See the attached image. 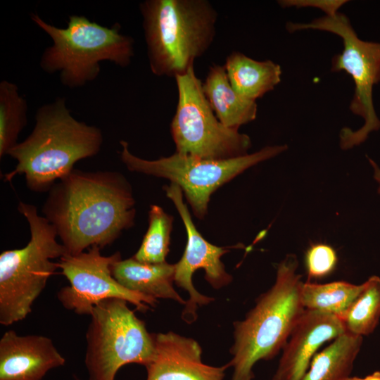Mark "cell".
<instances>
[{"mask_svg":"<svg viewBox=\"0 0 380 380\" xmlns=\"http://www.w3.org/2000/svg\"><path fill=\"white\" fill-rule=\"evenodd\" d=\"M103 139L99 127L76 120L66 99L57 98L37 110L31 134L7 153L18 163L4 180L11 182L16 175H24L30 190L49 191L74 170L77 162L96 156Z\"/></svg>","mask_w":380,"mask_h":380,"instance_id":"obj_2","label":"cell"},{"mask_svg":"<svg viewBox=\"0 0 380 380\" xmlns=\"http://www.w3.org/2000/svg\"><path fill=\"white\" fill-rule=\"evenodd\" d=\"M27 103L11 82H0V158L17 144L27 123Z\"/></svg>","mask_w":380,"mask_h":380,"instance_id":"obj_21","label":"cell"},{"mask_svg":"<svg viewBox=\"0 0 380 380\" xmlns=\"http://www.w3.org/2000/svg\"><path fill=\"white\" fill-rule=\"evenodd\" d=\"M178 100L170 124L176 152L203 159L226 160L248 154L250 137L217 118L194 67L175 77Z\"/></svg>","mask_w":380,"mask_h":380,"instance_id":"obj_10","label":"cell"},{"mask_svg":"<svg viewBox=\"0 0 380 380\" xmlns=\"http://www.w3.org/2000/svg\"><path fill=\"white\" fill-rule=\"evenodd\" d=\"M204 94L219 121L232 129L256 118L258 105L238 94L232 87L224 65L210 66L203 83Z\"/></svg>","mask_w":380,"mask_h":380,"instance_id":"obj_17","label":"cell"},{"mask_svg":"<svg viewBox=\"0 0 380 380\" xmlns=\"http://www.w3.org/2000/svg\"><path fill=\"white\" fill-rule=\"evenodd\" d=\"M362 336L347 332L316 353L302 380H344L350 376Z\"/></svg>","mask_w":380,"mask_h":380,"instance_id":"obj_19","label":"cell"},{"mask_svg":"<svg viewBox=\"0 0 380 380\" xmlns=\"http://www.w3.org/2000/svg\"><path fill=\"white\" fill-rule=\"evenodd\" d=\"M155 355L146 367V380H223L229 364L221 367L202 361V348L194 339L173 331L153 334Z\"/></svg>","mask_w":380,"mask_h":380,"instance_id":"obj_14","label":"cell"},{"mask_svg":"<svg viewBox=\"0 0 380 380\" xmlns=\"http://www.w3.org/2000/svg\"><path fill=\"white\" fill-rule=\"evenodd\" d=\"M371 165H372L374 170V179L376 180V182L379 183V189L378 192L380 194V168L378 167V165L371 159H369Z\"/></svg>","mask_w":380,"mask_h":380,"instance_id":"obj_27","label":"cell"},{"mask_svg":"<svg viewBox=\"0 0 380 380\" xmlns=\"http://www.w3.org/2000/svg\"><path fill=\"white\" fill-rule=\"evenodd\" d=\"M134 205L132 186L121 173L74 169L50 189L42 210L67 254L75 255L113 243L133 226Z\"/></svg>","mask_w":380,"mask_h":380,"instance_id":"obj_1","label":"cell"},{"mask_svg":"<svg viewBox=\"0 0 380 380\" xmlns=\"http://www.w3.org/2000/svg\"><path fill=\"white\" fill-rule=\"evenodd\" d=\"M223 65L233 89L251 101H255L273 90L281 82V66L270 60L258 61L234 51Z\"/></svg>","mask_w":380,"mask_h":380,"instance_id":"obj_18","label":"cell"},{"mask_svg":"<svg viewBox=\"0 0 380 380\" xmlns=\"http://www.w3.org/2000/svg\"><path fill=\"white\" fill-rule=\"evenodd\" d=\"M365 287L338 281L327 284L305 282L301 287V301L305 309L318 310L339 317H344Z\"/></svg>","mask_w":380,"mask_h":380,"instance_id":"obj_20","label":"cell"},{"mask_svg":"<svg viewBox=\"0 0 380 380\" xmlns=\"http://www.w3.org/2000/svg\"><path fill=\"white\" fill-rule=\"evenodd\" d=\"M344 380H380V371H376L364 378L357 376H348Z\"/></svg>","mask_w":380,"mask_h":380,"instance_id":"obj_26","label":"cell"},{"mask_svg":"<svg viewBox=\"0 0 380 380\" xmlns=\"http://www.w3.org/2000/svg\"><path fill=\"white\" fill-rule=\"evenodd\" d=\"M289 32L313 29L334 33L343 41V49L331 61V70L345 71L351 76L355 84L350 110L361 116L364 125L353 131L344 127L340 133L342 149H350L365 141L369 133L380 129L373 103V87L380 82V42L360 39L352 27L348 18L337 13L333 16L325 15L309 23L289 22L286 26Z\"/></svg>","mask_w":380,"mask_h":380,"instance_id":"obj_9","label":"cell"},{"mask_svg":"<svg viewBox=\"0 0 380 380\" xmlns=\"http://www.w3.org/2000/svg\"><path fill=\"white\" fill-rule=\"evenodd\" d=\"M345 332L339 317L305 309L282 349L272 380H302L317 349Z\"/></svg>","mask_w":380,"mask_h":380,"instance_id":"obj_13","label":"cell"},{"mask_svg":"<svg viewBox=\"0 0 380 380\" xmlns=\"http://www.w3.org/2000/svg\"><path fill=\"white\" fill-rule=\"evenodd\" d=\"M120 143V159L129 171L165 178L178 185L199 219L206 215L210 196L219 187L248 168L287 149L286 145L267 146L253 153L226 160L203 159L175 153L148 160L132 154L127 141L122 140Z\"/></svg>","mask_w":380,"mask_h":380,"instance_id":"obj_8","label":"cell"},{"mask_svg":"<svg viewBox=\"0 0 380 380\" xmlns=\"http://www.w3.org/2000/svg\"><path fill=\"white\" fill-rule=\"evenodd\" d=\"M31 20L51 39L53 44L43 52L40 67L49 74L59 72L61 82L78 88L94 80L100 63L108 61L125 68L132 62L134 41L120 32L121 25L103 26L84 15L69 16L65 28L47 23L37 13Z\"/></svg>","mask_w":380,"mask_h":380,"instance_id":"obj_5","label":"cell"},{"mask_svg":"<svg viewBox=\"0 0 380 380\" xmlns=\"http://www.w3.org/2000/svg\"><path fill=\"white\" fill-rule=\"evenodd\" d=\"M164 190L166 196L175 204L186 232L187 241L184 252L175 264V283L189 296L182 317L186 322L191 323L197 318L198 308L213 300V298L200 293L195 289L192 277L197 270L203 269L205 280L213 288L219 289L227 286L232 277L226 272L220 258L228 250L211 244L198 231L184 202L183 192L178 185L171 183L170 186H165Z\"/></svg>","mask_w":380,"mask_h":380,"instance_id":"obj_12","label":"cell"},{"mask_svg":"<svg viewBox=\"0 0 380 380\" xmlns=\"http://www.w3.org/2000/svg\"><path fill=\"white\" fill-rule=\"evenodd\" d=\"M100 251L94 246L87 252L66 253L60 258L58 267L70 283L58 292L62 305L79 315L89 316L96 305L108 298L125 300L141 312L155 306L156 299L127 289L113 277L111 265L121 258L120 253L103 256Z\"/></svg>","mask_w":380,"mask_h":380,"instance_id":"obj_11","label":"cell"},{"mask_svg":"<svg viewBox=\"0 0 380 380\" xmlns=\"http://www.w3.org/2000/svg\"><path fill=\"white\" fill-rule=\"evenodd\" d=\"M297 258L288 255L277 267L273 286L256 300L241 321L234 322L231 380H253V367L270 360L284 348L292 330L305 310L301 301V275L296 273Z\"/></svg>","mask_w":380,"mask_h":380,"instance_id":"obj_3","label":"cell"},{"mask_svg":"<svg viewBox=\"0 0 380 380\" xmlns=\"http://www.w3.org/2000/svg\"><path fill=\"white\" fill-rule=\"evenodd\" d=\"M152 73H186L212 45L218 13L208 0H146L139 4Z\"/></svg>","mask_w":380,"mask_h":380,"instance_id":"obj_4","label":"cell"},{"mask_svg":"<svg viewBox=\"0 0 380 380\" xmlns=\"http://www.w3.org/2000/svg\"><path fill=\"white\" fill-rule=\"evenodd\" d=\"M173 217L162 208L152 205L148 212V227L133 258L144 263L166 262L169 252Z\"/></svg>","mask_w":380,"mask_h":380,"instance_id":"obj_23","label":"cell"},{"mask_svg":"<svg viewBox=\"0 0 380 380\" xmlns=\"http://www.w3.org/2000/svg\"><path fill=\"white\" fill-rule=\"evenodd\" d=\"M18 210L30 231L27 244L0 255V323L8 326L24 319L34 300L58 268L53 259L67 253L57 241V232L34 205L20 201Z\"/></svg>","mask_w":380,"mask_h":380,"instance_id":"obj_6","label":"cell"},{"mask_svg":"<svg viewBox=\"0 0 380 380\" xmlns=\"http://www.w3.org/2000/svg\"><path fill=\"white\" fill-rule=\"evenodd\" d=\"M348 1L344 0H284L279 1L283 8L295 6L298 8L303 7H316L326 13V15L333 16L338 10Z\"/></svg>","mask_w":380,"mask_h":380,"instance_id":"obj_25","label":"cell"},{"mask_svg":"<svg viewBox=\"0 0 380 380\" xmlns=\"http://www.w3.org/2000/svg\"><path fill=\"white\" fill-rule=\"evenodd\" d=\"M127 303L108 298L91 311L84 359L89 380H115L122 366L137 363L146 367L154 357L153 334L147 331Z\"/></svg>","mask_w":380,"mask_h":380,"instance_id":"obj_7","label":"cell"},{"mask_svg":"<svg viewBox=\"0 0 380 380\" xmlns=\"http://www.w3.org/2000/svg\"><path fill=\"white\" fill-rule=\"evenodd\" d=\"M337 255L330 246L312 245L305 254V265L310 278H321L330 274L337 264Z\"/></svg>","mask_w":380,"mask_h":380,"instance_id":"obj_24","label":"cell"},{"mask_svg":"<svg viewBox=\"0 0 380 380\" xmlns=\"http://www.w3.org/2000/svg\"><path fill=\"white\" fill-rule=\"evenodd\" d=\"M115 279L127 289L155 298L171 299L185 305L173 286L175 264L144 263L133 257L115 261L111 265Z\"/></svg>","mask_w":380,"mask_h":380,"instance_id":"obj_16","label":"cell"},{"mask_svg":"<svg viewBox=\"0 0 380 380\" xmlns=\"http://www.w3.org/2000/svg\"><path fill=\"white\" fill-rule=\"evenodd\" d=\"M65 362L49 337L8 330L0 339V380H42Z\"/></svg>","mask_w":380,"mask_h":380,"instance_id":"obj_15","label":"cell"},{"mask_svg":"<svg viewBox=\"0 0 380 380\" xmlns=\"http://www.w3.org/2000/svg\"><path fill=\"white\" fill-rule=\"evenodd\" d=\"M379 318L380 278L372 276L341 320L346 332L362 336L374 331Z\"/></svg>","mask_w":380,"mask_h":380,"instance_id":"obj_22","label":"cell"}]
</instances>
